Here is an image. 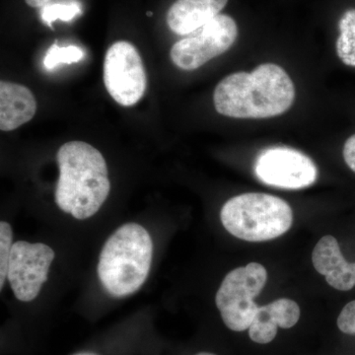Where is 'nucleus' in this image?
<instances>
[{
  "label": "nucleus",
  "mask_w": 355,
  "mask_h": 355,
  "mask_svg": "<svg viewBox=\"0 0 355 355\" xmlns=\"http://www.w3.org/2000/svg\"><path fill=\"white\" fill-rule=\"evenodd\" d=\"M295 87L286 70L263 64L252 72H235L217 84L214 94L217 113L235 119H266L291 109Z\"/></svg>",
  "instance_id": "obj_1"
},
{
  "label": "nucleus",
  "mask_w": 355,
  "mask_h": 355,
  "mask_svg": "<svg viewBox=\"0 0 355 355\" xmlns=\"http://www.w3.org/2000/svg\"><path fill=\"white\" fill-rule=\"evenodd\" d=\"M57 160L58 207L79 220L95 216L111 191L104 156L87 142L69 141L58 149Z\"/></svg>",
  "instance_id": "obj_2"
},
{
  "label": "nucleus",
  "mask_w": 355,
  "mask_h": 355,
  "mask_svg": "<svg viewBox=\"0 0 355 355\" xmlns=\"http://www.w3.org/2000/svg\"><path fill=\"white\" fill-rule=\"evenodd\" d=\"M153 243L148 231L137 223L116 229L105 243L98 263V277L107 292L125 297L144 286L153 263Z\"/></svg>",
  "instance_id": "obj_3"
},
{
  "label": "nucleus",
  "mask_w": 355,
  "mask_h": 355,
  "mask_svg": "<svg viewBox=\"0 0 355 355\" xmlns=\"http://www.w3.org/2000/svg\"><path fill=\"white\" fill-rule=\"evenodd\" d=\"M224 228L238 239L263 242L275 239L291 229L293 212L279 197L248 193L230 198L220 211Z\"/></svg>",
  "instance_id": "obj_4"
},
{
  "label": "nucleus",
  "mask_w": 355,
  "mask_h": 355,
  "mask_svg": "<svg viewBox=\"0 0 355 355\" xmlns=\"http://www.w3.org/2000/svg\"><path fill=\"white\" fill-rule=\"evenodd\" d=\"M268 280L266 268L258 263L235 268L224 277L216 293V303L224 324L231 331H246L260 306L254 298Z\"/></svg>",
  "instance_id": "obj_5"
},
{
  "label": "nucleus",
  "mask_w": 355,
  "mask_h": 355,
  "mask_svg": "<svg viewBox=\"0 0 355 355\" xmlns=\"http://www.w3.org/2000/svg\"><path fill=\"white\" fill-rule=\"evenodd\" d=\"M238 37V26L230 16L219 14L172 46V62L184 70L200 69L227 51Z\"/></svg>",
  "instance_id": "obj_6"
},
{
  "label": "nucleus",
  "mask_w": 355,
  "mask_h": 355,
  "mask_svg": "<svg viewBox=\"0 0 355 355\" xmlns=\"http://www.w3.org/2000/svg\"><path fill=\"white\" fill-rule=\"evenodd\" d=\"M104 83L111 97L121 106H133L144 97L146 69L132 44L120 41L110 46L105 57Z\"/></svg>",
  "instance_id": "obj_7"
},
{
  "label": "nucleus",
  "mask_w": 355,
  "mask_h": 355,
  "mask_svg": "<svg viewBox=\"0 0 355 355\" xmlns=\"http://www.w3.org/2000/svg\"><path fill=\"white\" fill-rule=\"evenodd\" d=\"M55 256V251L42 243H14L7 279L18 300L31 302L39 295Z\"/></svg>",
  "instance_id": "obj_8"
},
{
  "label": "nucleus",
  "mask_w": 355,
  "mask_h": 355,
  "mask_svg": "<svg viewBox=\"0 0 355 355\" xmlns=\"http://www.w3.org/2000/svg\"><path fill=\"white\" fill-rule=\"evenodd\" d=\"M254 172L263 184L287 190L307 188L318 176L316 165L309 156L288 147L263 151L257 158Z\"/></svg>",
  "instance_id": "obj_9"
},
{
  "label": "nucleus",
  "mask_w": 355,
  "mask_h": 355,
  "mask_svg": "<svg viewBox=\"0 0 355 355\" xmlns=\"http://www.w3.org/2000/svg\"><path fill=\"white\" fill-rule=\"evenodd\" d=\"M312 261L315 270L336 291H349L355 286V263H347L333 236L319 240L313 250Z\"/></svg>",
  "instance_id": "obj_10"
},
{
  "label": "nucleus",
  "mask_w": 355,
  "mask_h": 355,
  "mask_svg": "<svg viewBox=\"0 0 355 355\" xmlns=\"http://www.w3.org/2000/svg\"><path fill=\"white\" fill-rule=\"evenodd\" d=\"M300 308L295 301L282 298L270 304L259 308L249 330V336L253 342L266 345L272 342L277 334V328L291 329L298 323Z\"/></svg>",
  "instance_id": "obj_11"
},
{
  "label": "nucleus",
  "mask_w": 355,
  "mask_h": 355,
  "mask_svg": "<svg viewBox=\"0 0 355 355\" xmlns=\"http://www.w3.org/2000/svg\"><path fill=\"white\" fill-rule=\"evenodd\" d=\"M37 102L29 88L21 84L0 83V130L12 132L34 118Z\"/></svg>",
  "instance_id": "obj_12"
},
{
  "label": "nucleus",
  "mask_w": 355,
  "mask_h": 355,
  "mask_svg": "<svg viewBox=\"0 0 355 355\" xmlns=\"http://www.w3.org/2000/svg\"><path fill=\"white\" fill-rule=\"evenodd\" d=\"M228 0H177L167 13L171 31L184 36L219 15Z\"/></svg>",
  "instance_id": "obj_13"
},
{
  "label": "nucleus",
  "mask_w": 355,
  "mask_h": 355,
  "mask_svg": "<svg viewBox=\"0 0 355 355\" xmlns=\"http://www.w3.org/2000/svg\"><path fill=\"white\" fill-rule=\"evenodd\" d=\"M340 35L336 40V53L343 64L355 67V9L343 14L338 22Z\"/></svg>",
  "instance_id": "obj_14"
},
{
  "label": "nucleus",
  "mask_w": 355,
  "mask_h": 355,
  "mask_svg": "<svg viewBox=\"0 0 355 355\" xmlns=\"http://www.w3.org/2000/svg\"><path fill=\"white\" fill-rule=\"evenodd\" d=\"M83 14V7L77 1L49 3L42 7L41 17L43 22L53 29V23L57 20L69 22Z\"/></svg>",
  "instance_id": "obj_15"
},
{
  "label": "nucleus",
  "mask_w": 355,
  "mask_h": 355,
  "mask_svg": "<svg viewBox=\"0 0 355 355\" xmlns=\"http://www.w3.org/2000/svg\"><path fill=\"white\" fill-rule=\"evenodd\" d=\"M83 50L77 46H60L57 43L53 44L44 58V69H55L58 64H71L80 62L84 58Z\"/></svg>",
  "instance_id": "obj_16"
},
{
  "label": "nucleus",
  "mask_w": 355,
  "mask_h": 355,
  "mask_svg": "<svg viewBox=\"0 0 355 355\" xmlns=\"http://www.w3.org/2000/svg\"><path fill=\"white\" fill-rule=\"evenodd\" d=\"M12 228L6 221L0 222V288H3L7 272H8L9 260L12 250Z\"/></svg>",
  "instance_id": "obj_17"
},
{
  "label": "nucleus",
  "mask_w": 355,
  "mask_h": 355,
  "mask_svg": "<svg viewBox=\"0 0 355 355\" xmlns=\"http://www.w3.org/2000/svg\"><path fill=\"white\" fill-rule=\"evenodd\" d=\"M336 323L343 334L355 336V300L343 307Z\"/></svg>",
  "instance_id": "obj_18"
},
{
  "label": "nucleus",
  "mask_w": 355,
  "mask_h": 355,
  "mask_svg": "<svg viewBox=\"0 0 355 355\" xmlns=\"http://www.w3.org/2000/svg\"><path fill=\"white\" fill-rule=\"evenodd\" d=\"M343 153L345 163L355 173V135L345 141Z\"/></svg>",
  "instance_id": "obj_19"
},
{
  "label": "nucleus",
  "mask_w": 355,
  "mask_h": 355,
  "mask_svg": "<svg viewBox=\"0 0 355 355\" xmlns=\"http://www.w3.org/2000/svg\"><path fill=\"white\" fill-rule=\"evenodd\" d=\"M25 1L28 6L34 7V8H36V7H41L42 8L46 4L51 3V0H25Z\"/></svg>",
  "instance_id": "obj_20"
},
{
  "label": "nucleus",
  "mask_w": 355,
  "mask_h": 355,
  "mask_svg": "<svg viewBox=\"0 0 355 355\" xmlns=\"http://www.w3.org/2000/svg\"><path fill=\"white\" fill-rule=\"evenodd\" d=\"M73 355H99V354H94V352H78V354H76Z\"/></svg>",
  "instance_id": "obj_21"
},
{
  "label": "nucleus",
  "mask_w": 355,
  "mask_h": 355,
  "mask_svg": "<svg viewBox=\"0 0 355 355\" xmlns=\"http://www.w3.org/2000/svg\"><path fill=\"white\" fill-rule=\"evenodd\" d=\"M196 355H216V354H211V352H198V354H196Z\"/></svg>",
  "instance_id": "obj_22"
},
{
  "label": "nucleus",
  "mask_w": 355,
  "mask_h": 355,
  "mask_svg": "<svg viewBox=\"0 0 355 355\" xmlns=\"http://www.w3.org/2000/svg\"><path fill=\"white\" fill-rule=\"evenodd\" d=\"M147 16H149V17H150V16H153V12H150V11H149V12H147Z\"/></svg>",
  "instance_id": "obj_23"
}]
</instances>
